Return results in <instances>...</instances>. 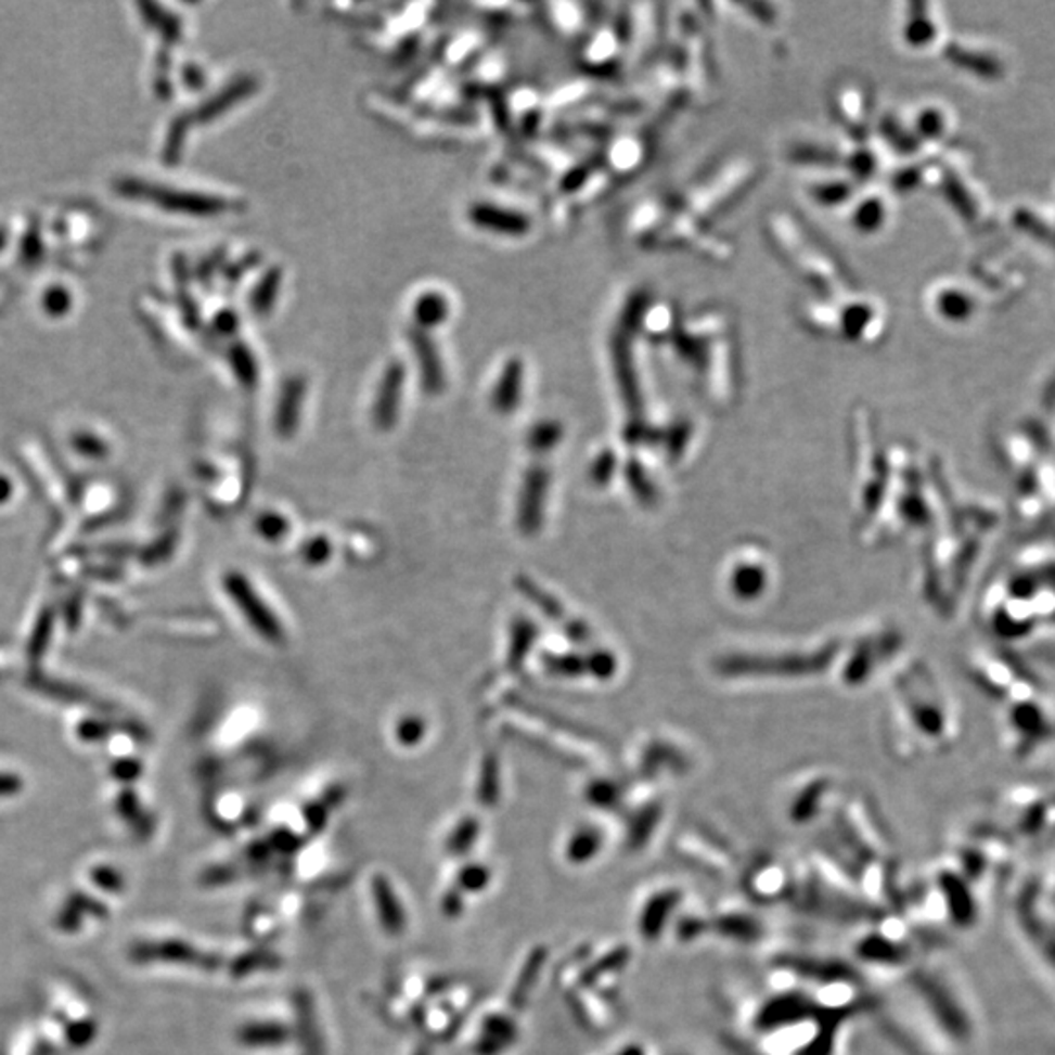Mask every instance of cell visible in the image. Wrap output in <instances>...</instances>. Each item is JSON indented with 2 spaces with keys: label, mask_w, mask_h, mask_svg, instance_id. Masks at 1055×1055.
<instances>
[{
  "label": "cell",
  "mask_w": 1055,
  "mask_h": 1055,
  "mask_svg": "<svg viewBox=\"0 0 1055 1055\" xmlns=\"http://www.w3.org/2000/svg\"><path fill=\"white\" fill-rule=\"evenodd\" d=\"M764 233L780 260L815 292V297L837 301L854 294L847 270L789 214H769L764 219Z\"/></svg>",
  "instance_id": "1"
},
{
  "label": "cell",
  "mask_w": 1055,
  "mask_h": 1055,
  "mask_svg": "<svg viewBox=\"0 0 1055 1055\" xmlns=\"http://www.w3.org/2000/svg\"><path fill=\"white\" fill-rule=\"evenodd\" d=\"M757 177V167L750 160H737L721 168L716 175L702 178L698 184L686 188L677 196V211L704 226L711 216L720 214L725 207L749 190Z\"/></svg>",
  "instance_id": "2"
},
{
  "label": "cell",
  "mask_w": 1055,
  "mask_h": 1055,
  "mask_svg": "<svg viewBox=\"0 0 1055 1055\" xmlns=\"http://www.w3.org/2000/svg\"><path fill=\"white\" fill-rule=\"evenodd\" d=\"M828 106L833 118L837 119L840 128L849 133L854 143H864L872 139V124H874V97L864 80H838L831 90Z\"/></svg>",
  "instance_id": "3"
},
{
  "label": "cell",
  "mask_w": 1055,
  "mask_h": 1055,
  "mask_svg": "<svg viewBox=\"0 0 1055 1055\" xmlns=\"http://www.w3.org/2000/svg\"><path fill=\"white\" fill-rule=\"evenodd\" d=\"M838 338L850 345H876L886 331V311L876 297L850 294L837 301Z\"/></svg>",
  "instance_id": "4"
},
{
  "label": "cell",
  "mask_w": 1055,
  "mask_h": 1055,
  "mask_svg": "<svg viewBox=\"0 0 1055 1055\" xmlns=\"http://www.w3.org/2000/svg\"><path fill=\"white\" fill-rule=\"evenodd\" d=\"M226 589L231 596V601L239 606L241 614L247 618L250 628L257 631L258 635L274 645H282L286 640V633L282 623L276 618V614L262 601L257 589L247 581L245 575L241 572H229L226 577Z\"/></svg>",
  "instance_id": "5"
},
{
  "label": "cell",
  "mask_w": 1055,
  "mask_h": 1055,
  "mask_svg": "<svg viewBox=\"0 0 1055 1055\" xmlns=\"http://www.w3.org/2000/svg\"><path fill=\"white\" fill-rule=\"evenodd\" d=\"M862 188L845 170H811L801 178L806 197L823 209H847Z\"/></svg>",
  "instance_id": "6"
},
{
  "label": "cell",
  "mask_w": 1055,
  "mask_h": 1055,
  "mask_svg": "<svg viewBox=\"0 0 1055 1055\" xmlns=\"http://www.w3.org/2000/svg\"><path fill=\"white\" fill-rule=\"evenodd\" d=\"M850 228L862 237H874L888 228L891 221V204L888 192L876 186H864L859 196L847 207Z\"/></svg>",
  "instance_id": "7"
},
{
  "label": "cell",
  "mask_w": 1055,
  "mask_h": 1055,
  "mask_svg": "<svg viewBox=\"0 0 1055 1055\" xmlns=\"http://www.w3.org/2000/svg\"><path fill=\"white\" fill-rule=\"evenodd\" d=\"M404 368L401 362H391L385 368L382 382L375 391L372 407V423L377 430L389 433L397 425L401 399H403Z\"/></svg>",
  "instance_id": "8"
},
{
  "label": "cell",
  "mask_w": 1055,
  "mask_h": 1055,
  "mask_svg": "<svg viewBox=\"0 0 1055 1055\" xmlns=\"http://www.w3.org/2000/svg\"><path fill=\"white\" fill-rule=\"evenodd\" d=\"M467 219L475 228L499 233L504 237H524L532 229V221L523 211L494 206L491 202H475L467 209Z\"/></svg>",
  "instance_id": "9"
},
{
  "label": "cell",
  "mask_w": 1055,
  "mask_h": 1055,
  "mask_svg": "<svg viewBox=\"0 0 1055 1055\" xmlns=\"http://www.w3.org/2000/svg\"><path fill=\"white\" fill-rule=\"evenodd\" d=\"M407 336H409V343L413 348L414 360H416V368H419V375H421V385H423L425 394H442L446 389L445 364H442L440 350L433 340V336L421 331V329H416V326L409 329Z\"/></svg>",
  "instance_id": "10"
},
{
  "label": "cell",
  "mask_w": 1055,
  "mask_h": 1055,
  "mask_svg": "<svg viewBox=\"0 0 1055 1055\" xmlns=\"http://www.w3.org/2000/svg\"><path fill=\"white\" fill-rule=\"evenodd\" d=\"M307 384L301 375H292L280 387L276 413H274V428L278 436L292 438L296 435L301 421L304 401H306Z\"/></svg>",
  "instance_id": "11"
},
{
  "label": "cell",
  "mask_w": 1055,
  "mask_h": 1055,
  "mask_svg": "<svg viewBox=\"0 0 1055 1055\" xmlns=\"http://www.w3.org/2000/svg\"><path fill=\"white\" fill-rule=\"evenodd\" d=\"M524 364L520 358H511L503 365L491 395V404L499 414H511L523 401Z\"/></svg>",
  "instance_id": "12"
},
{
  "label": "cell",
  "mask_w": 1055,
  "mask_h": 1055,
  "mask_svg": "<svg viewBox=\"0 0 1055 1055\" xmlns=\"http://www.w3.org/2000/svg\"><path fill=\"white\" fill-rule=\"evenodd\" d=\"M258 90V79L253 75H243L237 80H233L226 89L218 92L216 97L207 100L197 108V121H211L228 114L229 110L237 106L241 102L250 99Z\"/></svg>",
  "instance_id": "13"
},
{
  "label": "cell",
  "mask_w": 1055,
  "mask_h": 1055,
  "mask_svg": "<svg viewBox=\"0 0 1055 1055\" xmlns=\"http://www.w3.org/2000/svg\"><path fill=\"white\" fill-rule=\"evenodd\" d=\"M372 898H374L375 909H377L379 925L384 927L385 932L401 935L407 927L404 909L397 898V893H395L394 886L382 874H377L372 879Z\"/></svg>",
  "instance_id": "14"
},
{
  "label": "cell",
  "mask_w": 1055,
  "mask_h": 1055,
  "mask_svg": "<svg viewBox=\"0 0 1055 1055\" xmlns=\"http://www.w3.org/2000/svg\"><path fill=\"white\" fill-rule=\"evenodd\" d=\"M545 491V474L533 467L524 479L520 503H518V526L524 533H533L542 518V497Z\"/></svg>",
  "instance_id": "15"
},
{
  "label": "cell",
  "mask_w": 1055,
  "mask_h": 1055,
  "mask_svg": "<svg viewBox=\"0 0 1055 1055\" xmlns=\"http://www.w3.org/2000/svg\"><path fill=\"white\" fill-rule=\"evenodd\" d=\"M837 301L811 297L799 306V323L815 336H838Z\"/></svg>",
  "instance_id": "16"
},
{
  "label": "cell",
  "mask_w": 1055,
  "mask_h": 1055,
  "mask_svg": "<svg viewBox=\"0 0 1055 1055\" xmlns=\"http://www.w3.org/2000/svg\"><path fill=\"white\" fill-rule=\"evenodd\" d=\"M518 1038V1028L506 1015H493L485 1018L481 1026V1038L477 1042V1052L481 1055L503 1054L506 1047L514 1044Z\"/></svg>",
  "instance_id": "17"
},
{
  "label": "cell",
  "mask_w": 1055,
  "mask_h": 1055,
  "mask_svg": "<svg viewBox=\"0 0 1055 1055\" xmlns=\"http://www.w3.org/2000/svg\"><path fill=\"white\" fill-rule=\"evenodd\" d=\"M928 7L913 4L901 24V40L911 50H925L937 40V22L928 14Z\"/></svg>",
  "instance_id": "18"
},
{
  "label": "cell",
  "mask_w": 1055,
  "mask_h": 1055,
  "mask_svg": "<svg viewBox=\"0 0 1055 1055\" xmlns=\"http://www.w3.org/2000/svg\"><path fill=\"white\" fill-rule=\"evenodd\" d=\"M450 317V301L442 292L428 290L416 297L413 306L414 326L421 331H433L436 326L445 325Z\"/></svg>",
  "instance_id": "19"
},
{
  "label": "cell",
  "mask_w": 1055,
  "mask_h": 1055,
  "mask_svg": "<svg viewBox=\"0 0 1055 1055\" xmlns=\"http://www.w3.org/2000/svg\"><path fill=\"white\" fill-rule=\"evenodd\" d=\"M287 1038H290V1030L286 1026L274 1022V1020L247 1022L239 1030V1042L253 1047V1050L278 1047V1045L286 1044Z\"/></svg>",
  "instance_id": "20"
},
{
  "label": "cell",
  "mask_w": 1055,
  "mask_h": 1055,
  "mask_svg": "<svg viewBox=\"0 0 1055 1055\" xmlns=\"http://www.w3.org/2000/svg\"><path fill=\"white\" fill-rule=\"evenodd\" d=\"M645 158V147L638 136L616 139L608 149V165L616 175H631Z\"/></svg>",
  "instance_id": "21"
},
{
  "label": "cell",
  "mask_w": 1055,
  "mask_h": 1055,
  "mask_svg": "<svg viewBox=\"0 0 1055 1055\" xmlns=\"http://www.w3.org/2000/svg\"><path fill=\"white\" fill-rule=\"evenodd\" d=\"M282 282H284V270L282 268H268L267 272L260 276L257 286L253 287L250 297H248V306H250L255 316L267 317L272 311V307L276 306Z\"/></svg>",
  "instance_id": "22"
},
{
  "label": "cell",
  "mask_w": 1055,
  "mask_h": 1055,
  "mask_svg": "<svg viewBox=\"0 0 1055 1055\" xmlns=\"http://www.w3.org/2000/svg\"><path fill=\"white\" fill-rule=\"evenodd\" d=\"M932 307H935L937 316L947 319V321L960 323V321H966L967 317H972V313H974V299H972V296H967L966 292H962L960 287H944L932 297Z\"/></svg>",
  "instance_id": "23"
},
{
  "label": "cell",
  "mask_w": 1055,
  "mask_h": 1055,
  "mask_svg": "<svg viewBox=\"0 0 1055 1055\" xmlns=\"http://www.w3.org/2000/svg\"><path fill=\"white\" fill-rule=\"evenodd\" d=\"M229 364L233 368V374L237 377L239 384L250 387V389L257 385V358H255L250 348H247L243 343H237L229 352Z\"/></svg>",
  "instance_id": "24"
},
{
  "label": "cell",
  "mask_w": 1055,
  "mask_h": 1055,
  "mask_svg": "<svg viewBox=\"0 0 1055 1055\" xmlns=\"http://www.w3.org/2000/svg\"><path fill=\"white\" fill-rule=\"evenodd\" d=\"M601 850V838L592 831H577L567 845L565 857L571 864H589L592 857H596Z\"/></svg>",
  "instance_id": "25"
},
{
  "label": "cell",
  "mask_w": 1055,
  "mask_h": 1055,
  "mask_svg": "<svg viewBox=\"0 0 1055 1055\" xmlns=\"http://www.w3.org/2000/svg\"><path fill=\"white\" fill-rule=\"evenodd\" d=\"M477 837H479V821L474 818L462 819L446 840V849L454 857H462L474 849Z\"/></svg>",
  "instance_id": "26"
},
{
  "label": "cell",
  "mask_w": 1055,
  "mask_h": 1055,
  "mask_svg": "<svg viewBox=\"0 0 1055 1055\" xmlns=\"http://www.w3.org/2000/svg\"><path fill=\"white\" fill-rule=\"evenodd\" d=\"M947 131V119L938 108H921L913 121V133L917 138L938 139Z\"/></svg>",
  "instance_id": "27"
},
{
  "label": "cell",
  "mask_w": 1055,
  "mask_h": 1055,
  "mask_svg": "<svg viewBox=\"0 0 1055 1055\" xmlns=\"http://www.w3.org/2000/svg\"><path fill=\"white\" fill-rule=\"evenodd\" d=\"M499 762L494 757H489V759L484 762V770H481V776H479V788H477V796H479V801L484 806H493L494 801L499 799Z\"/></svg>",
  "instance_id": "28"
},
{
  "label": "cell",
  "mask_w": 1055,
  "mask_h": 1055,
  "mask_svg": "<svg viewBox=\"0 0 1055 1055\" xmlns=\"http://www.w3.org/2000/svg\"><path fill=\"white\" fill-rule=\"evenodd\" d=\"M491 882V872L481 864H467L458 874V888L465 889L469 893H477L487 888Z\"/></svg>",
  "instance_id": "29"
},
{
  "label": "cell",
  "mask_w": 1055,
  "mask_h": 1055,
  "mask_svg": "<svg viewBox=\"0 0 1055 1055\" xmlns=\"http://www.w3.org/2000/svg\"><path fill=\"white\" fill-rule=\"evenodd\" d=\"M287 530H290V524H287L286 518L282 514L262 513L258 516L257 532L265 540H268V542L282 540L286 536Z\"/></svg>",
  "instance_id": "30"
},
{
  "label": "cell",
  "mask_w": 1055,
  "mask_h": 1055,
  "mask_svg": "<svg viewBox=\"0 0 1055 1055\" xmlns=\"http://www.w3.org/2000/svg\"><path fill=\"white\" fill-rule=\"evenodd\" d=\"M532 626L526 620H518L514 623L513 638H511V652H509V659H511V665H518L523 661L524 655L528 652L530 647V640H532Z\"/></svg>",
  "instance_id": "31"
},
{
  "label": "cell",
  "mask_w": 1055,
  "mask_h": 1055,
  "mask_svg": "<svg viewBox=\"0 0 1055 1055\" xmlns=\"http://www.w3.org/2000/svg\"><path fill=\"white\" fill-rule=\"evenodd\" d=\"M559 433H562L559 425L543 421V423L533 426L532 430H530V435H528V445H530V448H533V450H545V448H552V446L557 442Z\"/></svg>",
  "instance_id": "32"
},
{
  "label": "cell",
  "mask_w": 1055,
  "mask_h": 1055,
  "mask_svg": "<svg viewBox=\"0 0 1055 1055\" xmlns=\"http://www.w3.org/2000/svg\"><path fill=\"white\" fill-rule=\"evenodd\" d=\"M423 737H425V721L421 720V718L409 716V718H403V721L397 725V739L404 747H413Z\"/></svg>",
  "instance_id": "33"
},
{
  "label": "cell",
  "mask_w": 1055,
  "mask_h": 1055,
  "mask_svg": "<svg viewBox=\"0 0 1055 1055\" xmlns=\"http://www.w3.org/2000/svg\"><path fill=\"white\" fill-rule=\"evenodd\" d=\"M329 555H331V542L326 538H316L307 542L304 548V559L309 565H321L329 559Z\"/></svg>",
  "instance_id": "34"
},
{
  "label": "cell",
  "mask_w": 1055,
  "mask_h": 1055,
  "mask_svg": "<svg viewBox=\"0 0 1055 1055\" xmlns=\"http://www.w3.org/2000/svg\"><path fill=\"white\" fill-rule=\"evenodd\" d=\"M239 319L237 313L233 311H221L218 316V321H216V331L221 333V335H233L237 333Z\"/></svg>",
  "instance_id": "35"
},
{
  "label": "cell",
  "mask_w": 1055,
  "mask_h": 1055,
  "mask_svg": "<svg viewBox=\"0 0 1055 1055\" xmlns=\"http://www.w3.org/2000/svg\"><path fill=\"white\" fill-rule=\"evenodd\" d=\"M416 1055H428V1054H425V1052H419V1054Z\"/></svg>",
  "instance_id": "36"
}]
</instances>
